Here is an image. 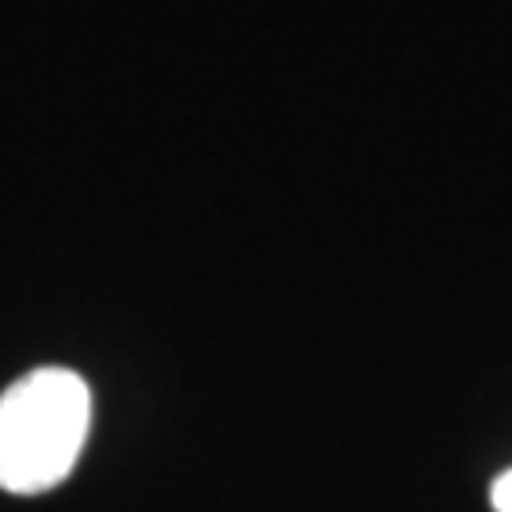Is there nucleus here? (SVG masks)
I'll return each mask as SVG.
<instances>
[{"mask_svg": "<svg viewBox=\"0 0 512 512\" xmlns=\"http://www.w3.org/2000/svg\"><path fill=\"white\" fill-rule=\"evenodd\" d=\"M92 429V391L73 368H35L0 391V490L46 494L73 475Z\"/></svg>", "mask_w": 512, "mask_h": 512, "instance_id": "nucleus-1", "label": "nucleus"}, {"mask_svg": "<svg viewBox=\"0 0 512 512\" xmlns=\"http://www.w3.org/2000/svg\"><path fill=\"white\" fill-rule=\"evenodd\" d=\"M490 505L497 512H512V467L505 475L494 478V486H490Z\"/></svg>", "mask_w": 512, "mask_h": 512, "instance_id": "nucleus-2", "label": "nucleus"}]
</instances>
